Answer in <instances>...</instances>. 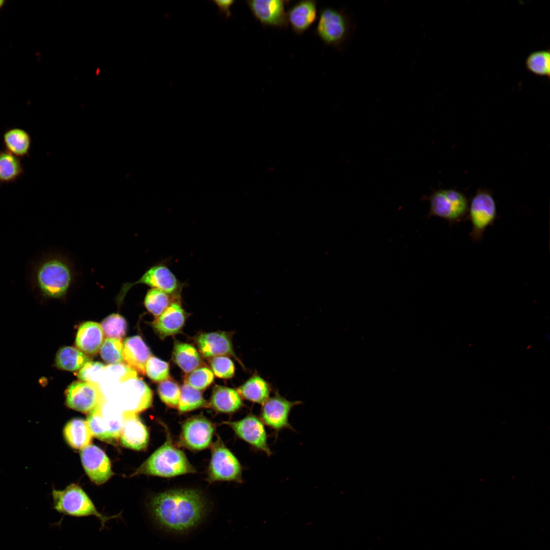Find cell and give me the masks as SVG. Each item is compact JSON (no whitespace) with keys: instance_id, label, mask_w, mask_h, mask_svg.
Returning <instances> with one entry per match:
<instances>
[{"instance_id":"5","label":"cell","mask_w":550,"mask_h":550,"mask_svg":"<svg viewBox=\"0 0 550 550\" xmlns=\"http://www.w3.org/2000/svg\"><path fill=\"white\" fill-rule=\"evenodd\" d=\"M353 29L350 16L344 10L324 8L319 11L316 33L326 45L342 49Z\"/></svg>"},{"instance_id":"18","label":"cell","mask_w":550,"mask_h":550,"mask_svg":"<svg viewBox=\"0 0 550 550\" xmlns=\"http://www.w3.org/2000/svg\"><path fill=\"white\" fill-rule=\"evenodd\" d=\"M123 420L120 436L122 444L135 450L146 449L149 442V432L137 414L123 411Z\"/></svg>"},{"instance_id":"33","label":"cell","mask_w":550,"mask_h":550,"mask_svg":"<svg viewBox=\"0 0 550 550\" xmlns=\"http://www.w3.org/2000/svg\"><path fill=\"white\" fill-rule=\"evenodd\" d=\"M527 68L533 73L543 76H549L550 52L548 50H539L531 53L526 59Z\"/></svg>"},{"instance_id":"19","label":"cell","mask_w":550,"mask_h":550,"mask_svg":"<svg viewBox=\"0 0 550 550\" xmlns=\"http://www.w3.org/2000/svg\"><path fill=\"white\" fill-rule=\"evenodd\" d=\"M317 18V3L315 1H300L287 12L288 24L297 35L307 31Z\"/></svg>"},{"instance_id":"35","label":"cell","mask_w":550,"mask_h":550,"mask_svg":"<svg viewBox=\"0 0 550 550\" xmlns=\"http://www.w3.org/2000/svg\"><path fill=\"white\" fill-rule=\"evenodd\" d=\"M101 326L104 334L109 338L121 339L126 334V321L119 314L113 313L107 316L102 321Z\"/></svg>"},{"instance_id":"10","label":"cell","mask_w":550,"mask_h":550,"mask_svg":"<svg viewBox=\"0 0 550 550\" xmlns=\"http://www.w3.org/2000/svg\"><path fill=\"white\" fill-rule=\"evenodd\" d=\"M123 421V411L106 407L105 402L90 413L87 419L93 436L109 443L120 438Z\"/></svg>"},{"instance_id":"3","label":"cell","mask_w":550,"mask_h":550,"mask_svg":"<svg viewBox=\"0 0 550 550\" xmlns=\"http://www.w3.org/2000/svg\"><path fill=\"white\" fill-rule=\"evenodd\" d=\"M74 278L72 264L66 258L52 256L37 266L34 279L37 289L45 297L62 298L67 294Z\"/></svg>"},{"instance_id":"13","label":"cell","mask_w":550,"mask_h":550,"mask_svg":"<svg viewBox=\"0 0 550 550\" xmlns=\"http://www.w3.org/2000/svg\"><path fill=\"white\" fill-rule=\"evenodd\" d=\"M214 431L213 424L205 417H192L182 424L179 444L193 451L205 449L211 444Z\"/></svg>"},{"instance_id":"24","label":"cell","mask_w":550,"mask_h":550,"mask_svg":"<svg viewBox=\"0 0 550 550\" xmlns=\"http://www.w3.org/2000/svg\"><path fill=\"white\" fill-rule=\"evenodd\" d=\"M209 405L216 411L232 413L239 410L242 406L243 402L237 391L217 386L213 390Z\"/></svg>"},{"instance_id":"36","label":"cell","mask_w":550,"mask_h":550,"mask_svg":"<svg viewBox=\"0 0 550 550\" xmlns=\"http://www.w3.org/2000/svg\"><path fill=\"white\" fill-rule=\"evenodd\" d=\"M158 393L161 401L167 406L177 408L180 396V388L178 384L171 379L160 382Z\"/></svg>"},{"instance_id":"30","label":"cell","mask_w":550,"mask_h":550,"mask_svg":"<svg viewBox=\"0 0 550 550\" xmlns=\"http://www.w3.org/2000/svg\"><path fill=\"white\" fill-rule=\"evenodd\" d=\"M23 172L19 157L6 150L0 151V183L13 182Z\"/></svg>"},{"instance_id":"15","label":"cell","mask_w":550,"mask_h":550,"mask_svg":"<svg viewBox=\"0 0 550 550\" xmlns=\"http://www.w3.org/2000/svg\"><path fill=\"white\" fill-rule=\"evenodd\" d=\"M284 0L246 1L253 16L264 26L284 29L288 25Z\"/></svg>"},{"instance_id":"23","label":"cell","mask_w":550,"mask_h":550,"mask_svg":"<svg viewBox=\"0 0 550 550\" xmlns=\"http://www.w3.org/2000/svg\"><path fill=\"white\" fill-rule=\"evenodd\" d=\"M104 333L101 325L87 321L80 325L75 338V345L84 353L95 354L103 342Z\"/></svg>"},{"instance_id":"1","label":"cell","mask_w":550,"mask_h":550,"mask_svg":"<svg viewBox=\"0 0 550 550\" xmlns=\"http://www.w3.org/2000/svg\"><path fill=\"white\" fill-rule=\"evenodd\" d=\"M147 508L155 524L175 533L188 532L198 526L208 513L203 494L189 488L170 489L152 496Z\"/></svg>"},{"instance_id":"31","label":"cell","mask_w":550,"mask_h":550,"mask_svg":"<svg viewBox=\"0 0 550 550\" xmlns=\"http://www.w3.org/2000/svg\"><path fill=\"white\" fill-rule=\"evenodd\" d=\"M207 406L208 403L200 391L186 383L182 386L177 407L180 413H186Z\"/></svg>"},{"instance_id":"28","label":"cell","mask_w":550,"mask_h":550,"mask_svg":"<svg viewBox=\"0 0 550 550\" xmlns=\"http://www.w3.org/2000/svg\"><path fill=\"white\" fill-rule=\"evenodd\" d=\"M91 358L79 349L71 346L60 348L55 358L56 366L62 370L74 371L80 370Z\"/></svg>"},{"instance_id":"7","label":"cell","mask_w":550,"mask_h":550,"mask_svg":"<svg viewBox=\"0 0 550 550\" xmlns=\"http://www.w3.org/2000/svg\"><path fill=\"white\" fill-rule=\"evenodd\" d=\"M497 217V207L492 193L479 188L471 199L466 219L472 225L470 237L474 242L480 241L486 229L493 226Z\"/></svg>"},{"instance_id":"20","label":"cell","mask_w":550,"mask_h":550,"mask_svg":"<svg viewBox=\"0 0 550 550\" xmlns=\"http://www.w3.org/2000/svg\"><path fill=\"white\" fill-rule=\"evenodd\" d=\"M151 356L148 347L140 336L128 337L123 343V360L136 372L145 374L146 365Z\"/></svg>"},{"instance_id":"27","label":"cell","mask_w":550,"mask_h":550,"mask_svg":"<svg viewBox=\"0 0 550 550\" xmlns=\"http://www.w3.org/2000/svg\"><path fill=\"white\" fill-rule=\"evenodd\" d=\"M3 140L6 150L10 153L19 158L28 155L31 138L25 130L19 128L8 129L4 134Z\"/></svg>"},{"instance_id":"39","label":"cell","mask_w":550,"mask_h":550,"mask_svg":"<svg viewBox=\"0 0 550 550\" xmlns=\"http://www.w3.org/2000/svg\"><path fill=\"white\" fill-rule=\"evenodd\" d=\"M105 367L100 362L90 361L79 370L77 376L82 381L97 383L102 379Z\"/></svg>"},{"instance_id":"37","label":"cell","mask_w":550,"mask_h":550,"mask_svg":"<svg viewBox=\"0 0 550 550\" xmlns=\"http://www.w3.org/2000/svg\"><path fill=\"white\" fill-rule=\"evenodd\" d=\"M103 375H107L103 377L106 376L107 379H109L112 383L114 382V384L124 383L137 377L135 371L127 365L121 363L106 366Z\"/></svg>"},{"instance_id":"32","label":"cell","mask_w":550,"mask_h":550,"mask_svg":"<svg viewBox=\"0 0 550 550\" xmlns=\"http://www.w3.org/2000/svg\"><path fill=\"white\" fill-rule=\"evenodd\" d=\"M172 295L160 290L151 288L146 294L144 304L150 313L157 317L171 304Z\"/></svg>"},{"instance_id":"9","label":"cell","mask_w":550,"mask_h":550,"mask_svg":"<svg viewBox=\"0 0 550 550\" xmlns=\"http://www.w3.org/2000/svg\"><path fill=\"white\" fill-rule=\"evenodd\" d=\"M144 284L162 291L169 294L179 295L183 284L178 280L175 274L163 263H158L149 267L141 277L134 282L123 284L116 297L117 305L122 304L128 291L134 286Z\"/></svg>"},{"instance_id":"4","label":"cell","mask_w":550,"mask_h":550,"mask_svg":"<svg viewBox=\"0 0 550 550\" xmlns=\"http://www.w3.org/2000/svg\"><path fill=\"white\" fill-rule=\"evenodd\" d=\"M53 508L60 513L76 517L94 516L100 522V530L111 519L121 517V513L106 516L99 512L87 493L75 484L67 486L64 490L52 489Z\"/></svg>"},{"instance_id":"26","label":"cell","mask_w":550,"mask_h":550,"mask_svg":"<svg viewBox=\"0 0 550 550\" xmlns=\"http://www.w3.org/2000/svg\"><path fill=\"white\" fill-rule=\"evenodd\" d=\"M241 397L253 403L262 404L269 397L271 391L270 383L256 373L237 389Z\"/></svg>"},{"instance_id":"12","label":"cell","mask_w":550,"mask_h":550,"mask_svg":"<svg viewBox=\"0 0 550 550\" xmlns=\"http://www.w3.org/2000/svg\"><path fill=\"white\" fill-rule=\"evenodd\" d=\"M301 403L300 401L287 399L276 391L273 396L261 404L260 418L276 435L285 429L293 430L289 422V415L292 408Z\"/></svg>"},{"instance_id":"21","label":"cell","mask_w":550,"mask_h":550,"mask_svg":"<svg viewBox=\"0 0 550 550\" xmlns=\"http://www.w3.org/2000/svg\"><path fill=\"white\" fill-rule=\"evenodd\" d=\"M185 313L179 301H174L153 323L155 331L162 337L180 332L185 320Z\"/></svg>"},{"instance_id":"17","label":"cell","mask_w":550,"mask_h":550,"mask_svg":"<svg viewBox=\"0 0 550 550\" xmlns=\"http://www.w3.org/2000/svg\"><path fill=\"white\" fill-rule=\"evenodd\" d=\"M127 387L120 395L118 403L123 411L138 414L150 407L153 394L146 383L137 377L127 381Z\"/></svg>"},{"instance_id":"41","label":"cell","mask_w":550,"mask_h":550,"mask_svg":"<svg viewBox=\"0 0 550 550\" xmlns=\"http://www.w3.org/2000/svg\"><path fill=\"white\" fill-rule=\"evenodd\" d=\"M211 367L213 373L222 378H230L234 374L235 366L232 361L225 356L214 357L211 361Z\"/></svg>"},{"instance_id":"2","label":"cell","mask_w":550,"mask_h":550,"mask_svg":"<svg viewBox=\"0 0 550 550\" xmlns=\"http://www.w3.org/2000/svg\"><path fill=\"white\" fill-rule=\"evenodd\" d=\"M166 439L134 472L132 476L147 475L165 478L195 473V468L185 454L174 444L170 430L164 423Z\"/></svg>"},{"instance_id":"14","label":"cell","mask_w":550,"mask_h":550,"mask_svg":"<svg viewBox=\"0 0 550 550\" xmlns=\"http://www.w3.org/2000/svg\"><path fill=\"white\" fill-rule=\"evenodd\" d=\"M105 402L97 383L74 381L66 391V404L70 408L89 414Z\"/></svg>"},{"instance_id":"11","label":"cell","mask_w":550,"mask_h":550,"mask_svg":"<svg viewBox=\"0 0 550 550\" xmlns=\"http://www.w3.org/2000/svg\"><path fill=\"white\" fill-rule=\"evenodd\" d=\"M223 424L231 428L239 438L256 450L263 452L268 456L272 455L264 424L260 417L250 414L240 420L225 421Z\"/></svg>"},{"instance_id":"6","label":"cell","mask_w":550,"mask_h":550,"mask_svg":"<svg viewBox=\"0 0 550 550\" xmlns=\"http://www.w3.org/2000/svg\"><path fill=\"white\" fill-rule=\"evenodd\" d=\"M424 200L429 203L428 216L444 219L452 225L466 219L469 201L462 193L451 188L434 190Z\"/></svg>"},{"instance_id":"16","label":"cell","mask_w":550,"mask_h":550,"mask_svg":"<svg viewBox=\"0 0 550 550\" xmlns=\"http://www.w3.org/2000/svg\"><path fill=\"white\" fill-rule=\"evenodd\" d=\"M84 470L90 480L97 485L106 482L113 475L109 458L99 447L90 444L80 450Z\"/></svg>"},{"instance_id":"43","label":"cell","mask_w":550,"mask_h":550,"mask_svg":"<svg viewBox=\"0 0 550 550\" xmlns=\"http://www.w3.org/2000/svg\"><path fill=\"white\" fill-rule=\"evenodd\" d=\"M5 1L4 0H0V9L3 7L5 4Z\"/></svg>"},{"instance_id":"8","label":"cell","mask_w":550,"mask_h":550,"mask_svg":"<svg viewBox=\"0 0 550 550\" xmlns=\"http://www.w3.org/2000/svg\"><path fill=\"white\" fill-rule=\"evenodd\" d=\"M211 455L207 471V481L242 482L240 463L225 445L219 436L211 445Z\"/></svg>"},{"instance_id":"38","label":"cell","mask_w":550,"mask_h":550,"mask_svg":"<svg viewBox=\"0 0 550 550\" xmlns=\"http://www.w3.org/2000/svg\"><path fill=\"white\" fill-rule=\"evenodd\" d=\"M145 373L151 380L161 382L169 378V366L167 362L151 356L146 363Z\"/></svg>"},{"instance_id":"29","label":"cell","mask_w":550,"mask_h":550,"mask_svg":"<svg viewBox=\"0 0 550 550\" xmlns=\"http://www.w3.org/2000/svg\"><path fill=\"white\" fill-rule=\"evenodd\" d=\"M173 359L174 362L185 372L190 373L201 363V357L197 349L185 343H176L174 346Z\"/></svg>"},{"instance_id":"25","label":"cell","mask_w":550,"mask_h":550,"mask_svg":"<svg viewBox=\"0 0 550 550\" xmlns=\"http://www.w3.org/2000/svg\"><path fill=\"white\" fill-rule=\"evenodd\" d=\"M63 434L71 448L79 450L91 444L93 436L87 420L78 418L73 419L66 424Z\"/></svg>"},{"instance_id":"40","label":"cell","mask_w":550,"mask_h":550,"mask_svg":"<svg viewBox=\"0 0 550 550\" xmlns=\"http://www.w3.org/2000/svg\"><path fill=\"white\" fill-rule=\"evenodd\" d=\"M213 372L208 368H197L190 372L186 379V383L193 388L200 391L206 389L213 381Z\"/></svg>"},{"instance_id":"34","label":"cell","mask_w":550,"mask_h":550,"mask_svg":"<svg viewBox=\"0 0 550 550\" xmlns=\"http://www.w3.org/2000/svg\"><path fill=\"white\" fill-rule=\"evenodd\" d=\"M100 356L111 365L121 363L123 360V342L120 339H105L99 349Z\"/></svg>"},{"instance_id":"42","label":"cell","mask_w":550,"mask_h":550,"mask_svg":"<svg viewBox=\"0 0 550 550\" xmlns=\"http://www.w3.org/2000/svg\"><path fill=\"white\" fill-rule=\"evenodd\" d=\"M218 8V13L225 17L226 19H229L231 16V7L234 4V1H212Z\"/></svg>"},{"instance_id":"22","label":"cell","mask_w":550,"mask_h":550,"mask_svg":"<svg viewBox=\"0 0 550 550\" xmlns=\"http://www.w3.org/2000/svg\"><path fill=\"white\" fill-rule=\"evenodd\" d=\"M197 344L200 352L206 358L228 355L235 356L231 341L224 333L202 334L197 337Z\"/></svg>"}]
</instances>
